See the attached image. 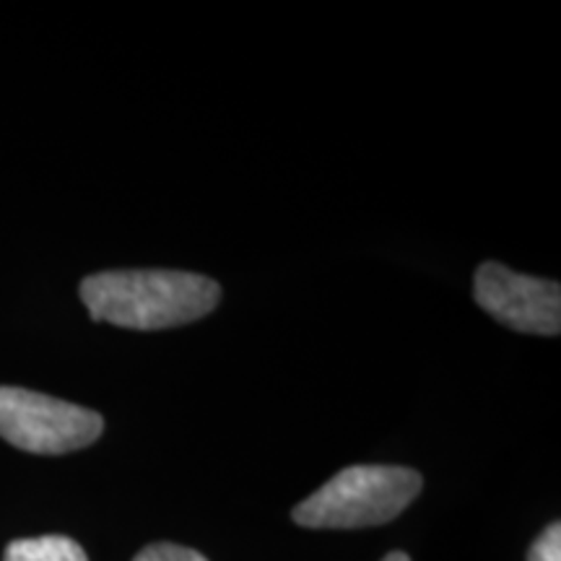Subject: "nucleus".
Masks as SVG:
<instances>
[{
	"label": "nucleus",
	"instance_id": "nucleus-1",
	"mask_svg": "<svg viewBox=\"0 0 561 561\" xmlns=\"http://www.w3.org/2000/svg\"><path fill=\"white\" fill-rule=\"evenodd\" d=\"M216 280L185 271H107L83 278L81 301L100 322L128 331H164L219 307Z\"/></svg>",
	"mask_w": 561,
	"mask_h": 561
},
{
	"label": "nucleus",
	"instance_id": "nucleus-2",
	"mask_svg": "<svg viewBox=\"0 0 561 561\" xmlns=\"http://www.w3.org/2000/svg\"><path fill=\"white\" fill-rule=\"evenodd\" d=\"M421 476L401 466H351L294 507L301 528L351 530L396 520L421 491Z\"/></svg>",
	"mask_w": 561,
	"mask_h": 561
},
{
	"label": "nucleus",
	"instance_id": "nucleus-3",
	"mask_svg": "<svg viewBox=\"0 0 561 561\" xmlns=\"http://www.w3.org/2000/svg\"><path fill=\"white\" fill-rule=\"evenodd\" d=\"M96 411L24 388H0V437L34 455H66L102 437Z\"/></svg>",
	"mask_w": 561,
	"mask_h": 561
},
{
	"label": "nucleus",
	"instance_id": "nucleus-4",
	"mask_svg": "<svg viewBox=\"0 0 561 561\" xmlns=\"http://www.w3.org/2000/svg\"><path fill=\"white\" fill-rule=\"evenodd\" d=\"M473 297L481 310L512 331L533 335H559L561 331V289L557 280L523 276L500 263H483L476 271Z\"/></svg>",
	"mask_w": 561,
	"mask_h": 561
},
{
	"label": "nucleus",
	"instance_id": "nucleus-5",
	"mask_svg": "<svg viewBox=\"0 0 561 561\" xmlns=\"http://www.w3.org/2000/svg\"><path fill=\"white\" fill-rule=\"evenodd\" d=\"M3 561H89V557L73 538L39 536L9 543Z\"/></svg>",
	"mask_w": 561,
	"mask_h": 561
},
{
	"label": "nucleus",
	"instance_id": "nucleus-6",
	"mask_svg": "<svg viewBox=\"0 0 561 561\" xmlns=\"http://www.w3.org/2000/svg\"><path fill=\"white\" fill-rule=\"evenodd\" d=\"M133 561H208V559L203 557V553L185 549V546H178V543H151L140 553H136V559Z\"/></svg>",
	"mask_w": 561,
	"mask_h": 561
},
{
	"label": "nucleus",
	"instance_id": "nucleus-7",
	"mask_svg": "<svg viewBox=\"0 0 561 561\" xmlns=\"http://www.w3.org/2000/svg\"><path fill=\"white\" fill-rule=\"evenodd\" d=\"M528 561H561V525L553 523L546 528L538 541L530 546Z\"/></svg>",
	"mask_w": 561,
	"mask_h": 561
},
{
	"label": "nucleus",
	"instance_id": "nucleus-8",
	"mask_svg": "<svg viewBox=\"0 0 561 561\" xmlns=\"http://www.w3.org/2000/svg\"><path fill=\"white\" fill-rule=\"evenodd\" d=\"M382 561H411V559L405 557L403 551H392V553H388V557H385Z\"/></svg>",
	"mask_w": 561,
	"mask_h": 561
}]
</instances>
